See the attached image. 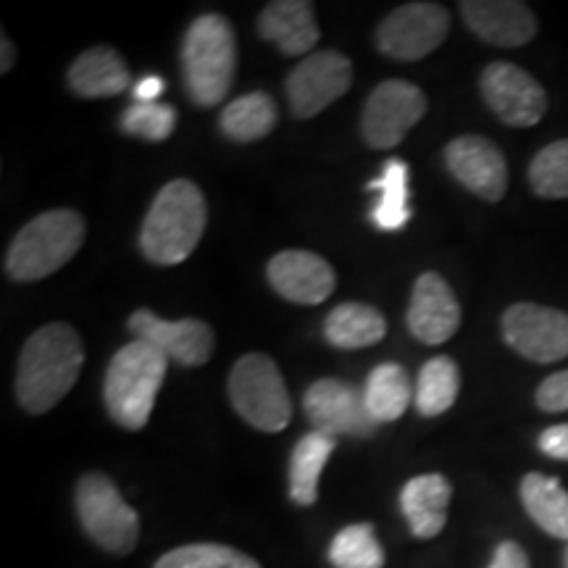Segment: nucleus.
I'll return each mask as SVG.
<instances>
[{
	"label": "nucleus",
	"mask_w": 568,
	"mask_h": 568,
	"mask_svg": "<svg viewBox=\"0 0 568 568\" xmlns=\"http://www.w3.org/2000/svg\"><path fill=\"white\" fill-rule=\"evenodd\" d=\"M450 30V13L439 3H406L376 30L379 51L395 61H418L437 51Z\"/></svg>",
	"instance_id": "obj_11"
},
{
	"label": "nucleus",
	"mask_w": 568,
	"mask_h": 568,
	"mask_svg": "<svg viewBox=\"0 0 568 568\" xmlns=\"http://www.w3.org/2000/svg\"><path fill=\"white\" fill-rule=\"evenodd\" d=\"M84 364V345L69 324H45L19 355L17 397L30 414H45L74 387Z\"/></svg>",
	"instance_id": "obj_1"
},
{
	"label": "nucleus",
	"mask_w": 568,
	"mask_h": 568,
	"mask_svg": "<svg viewBox=\"0 0 568 568\" xmlns=\"http://www.w3.org/2000/svg\"><path fill=\"white\" fill-rule=\"evenodd\" d=\"M408 326L410 335L426 345H443L458 332V297L437 272H426L416 280L408 305Z\"/></svg>",
	"instance_id": "obj_16"
},
{
	"label": "nucleus",
	"mask_w": 568,
	"mask_h": 568,
	"mask_svg": "<svg viewBox=\"0 0 568 568\" xmlns=\"http://www.w3.org/2000/svg\"><path fill=\"white\" fill-rule=\"evenodd\" d=\"M77 514L88 537L113 556H130L140 537V518L105 474H88L77 485Z\"/></svg>",
	"instance_id": "obj_7"
},
{
	"label": "nucleus",
	"mask_w": 568,
	"mask_h": 568,
	"mask_svg": "<svg viewBox=\"0 0 568 568\" xmlns=\"http://www.w3.org/2000/svg\"><path fill=\"white\" fill-rule=\"evenodd\" d=\"M460 17L479 40L497 48H521L537 38V17L518 0H464Z\"/></svg>",
	"instance_id": "obj_17"
},
{
	"label": "nucleus",
	"mask_w": 568,
	"mask_h": 568,
	"mask_svg": "<svg viewBox=\"0 0 568 568\" xmlns=\"http://www.w3.org/2000/svg\"><path fill=\"white\" fill-rule=\"evenodd\" d=\"M387 332V322L374 305L366 303H343L326 316L324 337L329 345L343 351H358V347L376 345Z\"/></svg>",
	"instance_id": "obj_23"
},
{
	"label": "nucleus",
	"mask_w": 568,
	"mask_h": 568,
	"mask_svg": "<svg viewBox=\"0 0 568 568\" xmlns=\"http://www.w3.org/2000/svg\"><path fill=\"white\" fill-rule=\"evenodd\" d=\"M460 372L450 355L426 361L416 382V408L422 416H439L458 400Z\"/></svg>",
	"instance_id": "obj_28"
},
{
	"label": "nucleus",
	"mask_w": 568,
	"mask_h": 568,
	"mask_svg": "<svg viewBox=\"0 0 568 568\" xmlns=\"http://www.w3.org/2000/svg\"><path fill=\"white\" fill-rule=\"evenodd\" d=\"M232 406L255 429L282 432L293 418V400L280 368L264 353H247L230 374Z\"/></svg>",
	"instance_id": "obj_6"
},
{
	"label": "nucleus",
	"mask_w": 568,
	"mask_h": 568,
	"mask_svg": "<svg viewBox=\"0 0 568 568\" xmlns=\"http://www.w3.org/2000/svg\"><path fill=\"white\" fill-rule=\"evenodd\" d=\"M84 243V219L71 209H55L32 219L6 255V274L13 282H40L67 266Z\"/></svg>",
	"instance_id": "obj_5"
},
{
	"label": "nucleus",
	"mask_w": 568,
	"mask_h": 568,
	"mask_svg": "<svg viewBox=\"0 0 568 568\" xmlns=\"http://www.w3.org/2000/svg\"><path fill=\"white\" fill-rule=\"evenodd\" d=\"M426 95L406 80H387L376 88L364 105L361 132L376 151H389L422 122Z\"/></svg>",
	"instance_id": "obj_10"
},
{
	"label": "nucleus",
	"mask_w": 568,
	"mask_h": 568,
	"mask_svg": "<svg viewBox=\"0 0 568 568\" xmlns=\"http://www.w3.org/2000/svg\"><path fill=\"white\" fill-rule=\"evenodd\" d=\"M447 172L481 201L497 203L508 193V163L495 142L481 134H464L445 148Z\"/></svg>",
	"instance_id": "obj_14"
},
{
	"label": "nucleus",
	"mask_w": 568,
	"mask_h": 568,
	"mask_svg": "<svg viewBox=\"0 0 568 568\" xmlns=\"http://www.w3.org/2000/svg\"><path fill=\"white\" fill-rule=\"evenodd\" d=\"M261 38L274 42L284 55H305L316 48L318 32L314 3L305 0H274L258 17Z\"/></svg>",
	"instance_id": "obj_19"
},
{
	"label": "nucleus",
	"mask_w": 568,
	"mask_h": 568,
	"mask_svg": "<svg viewBox=\"0 0 568 568\" xmlns=\"http://www.w3.org/2000/svg\"><path fill=\"white\" fill-rule=\"evenodd\" d=\"M535 403L539 410H545V414H560V410H568V368L566 372L550 374L548 379L537 387Z\"/></svg>",
	"instance_id": "obj_33"
},
{
	"label": "nucleus",
	"mask_w": 568,
	"mask_h": 568,
	"mask_svg": "<svg viewBox=\"0 0 568 568\" xmlns=\"http://www.w3.org/2000/svg\"><path fill=\"white\" fill-rule=\"evenodd\" d=\"M364 397L368 414H372L376 424H387L400 418L410 403V379L406 368L400 364L376 366L366 382Z\"/></svg>",
	"instance_id": "obj_26"
},
{
	"label": "nucleus",
	"mask_w": 568,
	"mask_h": 568,
	"mask_svg": "<svg viewBox=\"0 0 568 568\" xmlns=\"http://www.w3.org/2000/svg\"><path fill=\"white\" fill-rule=\"evenodd\" d=\"M209 209L195 182L172 180L155 195L140 230V247L151 264L176 266L201 243Z\"/></svg>",
	"instance_id": "obj_2"
},
{
	"label": "nucleus",
	"mask_w": 568,
	"mask_h": 568,
	"mask_svg": "<svg viewBox=\"0 0 568 568\" xmlns=\"http://www.w3.org/2000/svg\"><path fill=\"white\" fill-rule=\"evenodd\" d=\"M481 98L487 109L506 126L527 130L542 122L548 111V92L527 69L508 61H495L481 71Z\"/></svg>",
	"instance_id": "obj_8"
},
{
	"label": "nucleus",
	"mask_w": 568,
	"mask_h": 568,
	"mask_svg": "<svg viewBox=\"0 0 568 568\" xmlns=\"http://www.w3.org/2000/svg\"><path fill=\"white\" fill-rule=\"evenodd\" d=\"M280 109L274 98L266 92H251V95L237 98L222 111V130L226 138L237 142H253L266 138L276 126Z\"/></svg>",
	"instance_id": "obj_27"
},
{
	"label": "nucleus",
	"mask_w": 568,
	"mask_h": 568,
	"mask_svg": "<svg viewBox=\"0 0 568 568\" xmlns=\"http://www.w3.org/2000/svg\"><path fill=\"white\" fill-rule=\"evenodd\" d=\"M518 493L531 521L550 537L568 542V489L548 474L529 471Z\"/></svg>",
	"instance_id": "obj_22"
},
{
	"label": "nucleus",
	"mask_w": 568,
	"mask_h": 568,
	"mask_svg": "<svg viewBox=\"0 0 568 568\" xmlns=\"http://www.w3.org/2000/svg\"><path fill=\"white\" fill-rule=\"evenodd\" d=\"M305 416L316 432L329 437H372L376 424L368 414L366 397L343 379H318L305 389Z\"/></svg>",
	"instance_id": "obj_13"
},
{
	"label": "nucleus",
	"mask_w": 568,
	"mask_h": 568,
	"mask_svg": "<svg viewBox=\"0 0 568 568\" xmlns=\"http://www.w3.org/2000/svg\"><path fill=\"white\" fill-rule=\"evenodd\" d=\"M353 63L339 51L305 55L287 77L290 109L297 119H314L351 90Z\"/></svg>",
	"instance_id": "obj_12"
},
{
	"label": "nucleus",
	"mask_w": 568,
	"mask_h": 568,
	"mask_svg": "<svg viewBox=\"0 0 568 568\" xmlns=\"http://www.w3.org/2000/svg\"><path fill=\"white\" fill-rule=\"evenodd\" d=\"M130 82V69L122 55L105 45L84 51L69 69V88L80 98L122 95Z\"/></svg>",
	"instance_id": "obj_21"
},
{
	"label": "nucleus",
	"mask_w": 568,
	"mask_h": 568,
	"mask_svg": "<svg viewBox=\"0 0 568 568\" xmlns=\"http://www.w3.org/2000/svg\"><path fill=\"white\" fill-rule=\"evenodd\" d=\"M155 568H261L258 560H253L245 552L226 548V545L197 542L184 545L166 556L159 558Z\"/></svg>",
	"instance_id": "obj_31"
},
{
	"label": "nucleus",
	"mask_w": 568,
	"mask_h": 568,
	"mask_svg": "<svg viewBox=\"0 0 568 568\" xmlns=\"http://www.w3.org/2000/svg\"><path fill=\"white\" fill-rule=\"evenodd\" d=\"M335 450V437L311 432L297 439L293 458H290V497L297 506H314L318 497V479Z\"/></svg>",
	"instance_id": "obj_24"
},
{
	"label": "nucleus",
	"mask_w": 568,
	"mask_h": 568,
	"mask_svg": "<svg viewBox=\"0 0 568 568\" xmlns=\"http://www.w3.org/2000/svg\"><path fill=\"white\" fill-rule=\"evenodd\" d=\"M529 184L545 201L568 197V138L545 145L529 163Z\"/></svg>",
	"instance_id": "obj_30"
},
{
	"label": "nucleus",
	"mask_w": 568,
	"mask_h": 568,
	"mask_svg": "<svg viewBox=\"0 0 568 568\" xmlns=\"http://www.w3.org/2000/svg\"><path fill=\"white\" fill-rule=\"evenodd\" d=\"M163 84L161 77H142V80L134 84V103H161L163 95Z\"/></svg>",
	"instance_id": "obj_36"
},
{
	"label": "nucleus",
	"mask_w": 568,
	"mask_h": 568,
	"mask_svg": "<svg viewBox=\"0 0 568 568\" xmlns=\"http://www.w3.org/2000/svg\"><path fill=\"white\" fill-rule=\"evenodd\" d=\"M537 445H539V450H542L548 458L568 460V424L548 426V429L539 435Z\"/></svg>",
	"instance_id": "obj_34"
},
{
	"label": "nucleus",
	"mask_w": 568,
	"mask_h": 568,
	"mask_svg": "<svg viewBox=\"0 0 568 568\" xmlns=\"http://www.w3.org/2000/svg\"><path fill=\"white\" fill-rule=\"evenodd\" d=\"M564 568H568V548H566V556H564Z\"/></svg>",
	"instance_id": "obj_38"
},
{
	"label": "nucleus",
	"mask_w": 568,
	"mask_h": 568,
	"mask_svg": "<svg viewBox=\"0 0 568 568\" xmlns=\"http://www.w3.org/2000/svg\"><path fill=\"white\" fill-rule=\"evenodd\" d=\"M329 560L335 568H382L385 550H382L372 524H353L332 539Z\"/></svg>",
	"instance_id": "obj_29"
},
{
	"label": "nucleus",
	"mask_w": 568,
	"mask_h": 568,
	"mask_svg": "<svg viewBox=\"0 0 568 568\" xmlns=\"http://www.w3.org/2000/svg\"><path fill=\"white\" fill-rule=\"evenodd\" d=\"M182 69L190 98L203 109L222 103L237 71V40L219 13H203L190 24L182 45Z\"/></svg>",
	"instance_id": "obj_4"
},
{
	"label": "nucleus",
	"mask_w": 568,
	"mask_h": 568,
	"mask_svg": "<svg viewBox=\"0 0 568 568\" xmlns=\"http://www.w3.org/2000/svg\"><path fill=\"white\" fill-rule=\"evenodd\" d=\"M487 568H531V564L521 545L514 542V539H506V542H500L495 548L493 564Z\"/></svg>",
	"instance_id": "obj_35"
},
{
	"label": "nucleus",
	"mask_w": 568,
	"mask_h": 568,
	"mask_svg": "<svg viewBox=\"0 0 568 568\" xmlns=\"http://www.w3.org/2000/svg\"><path fill=\"white\" fill-rule=\"evenodd\" d=\"M268 282L284 301L297 305H318L335 293V268L311 251H284L274 255L266 268Z\"/></svg>",
	"instance_id": "obj_18"
},
{
	"label": "nucleus",
	"mask_w": 568,
	"mask_h": 568,
	"mask_svg": "<svg viewBox=\"0 0 568 568\" xmlns=\"http://www.w3.org/2000/svg\"><path fill=\"white\" fill-rule=\"evenodd\" d=\"M503 339L510 351L535 364L568 358V314L537 303H514L500 318Z\"/></svg>",
	"instance_id": "obj_9"
},
{
	"label": "nucleus",
	"mask_w": 568,
	"mask_h": 568,
	"mask_svg": "<svg viewBox=\"0 0 568 568\" xmlns=\"http://www.w3.org/2000/svg\"><path fill=\"white\" fill-rule=\"evenodd\" d=\"M453 487L443 474H422L403 487L400 508L418 539H432L445 529Z\"/></svg>",
	"instance_id": "obj_20"
},
{
	"label": "nucleus",
	"mask_w": 568,
	"mask_h": 568,
	"mask_svg": "<svg viewBox=\"0 0 568 568\" xmlns=\"http://www.w3.org/2000/svg\"><path fill=\"white\" fill-rule=\"evenodd\" d=\"M130 329L134 339H145V343L155 345L169 361H176L182 366H203L216 347L213 329L197 318L166 322V318L155 316L153 311L140 308L130 316Z\"/></svg>",
	"instance_id": "obj_15"
},
{
	"label": "nucleus",
	"mask_w": 568,
	"mask_h": 568,
	"mask_svg": "<svg viewBox=\"0 0 568 568\" xmlns=\"http://www.w3.org/2000/svg\"><path fill=\"white\" fill-rule=\"evenodd\" d=\"M169 358L145 339H132L111 358L105 372V408L113 422L138 432L153 414Z\"/></svg>",
	"instance_id": "obj_3"
},
{
	"label": "nucleus",
	"mask_w": 568,
	"mask_h": 568,
	"mask_svg": "<svg viewBox=\"0 0 568 568\" xmlns=\"http://www.w3.org/2000/svg\"><path fill=\"white\" fill-rule=\"evenodd\" d=\"M13 61H17V53H13L11 40L3 34V63H0V71H9L13 67Z\"/></svg>",
	"instance_id": "obj_37"
},
{
	"label": "nucleus",
	"mask_w": 568,
	"mask_h": 568,
	"mask_svg": "<svg viewBox=\"0 0 568 568\" xmlns=\"http://www.w3.org/2000/svg\"><path fill=\"white\" fill-rule=\"evenodd\" d=\"M176 126V113L166 103H132L122 116V130L148 142H163Z\"/></svg>",
	"instance_id": "obj_32"
},
{
	"label": "nucleus",
	"mask_w": 568,
	"mask_h": 568,
	"mask_svg": "<svg viewBox=\"0 0 568 568\" xmlns=\"http://www.w3.org/2000/svg\"><path fill=\"white\" fill-rule=\"evenodd\" d=\"M372 190L379 201L372 209V222L382 232H400L410 222L408 205V163L389 159L382 174L372 182Z\"/></svg>",
	"instance_id": "obj_25"
}]
</instances>
